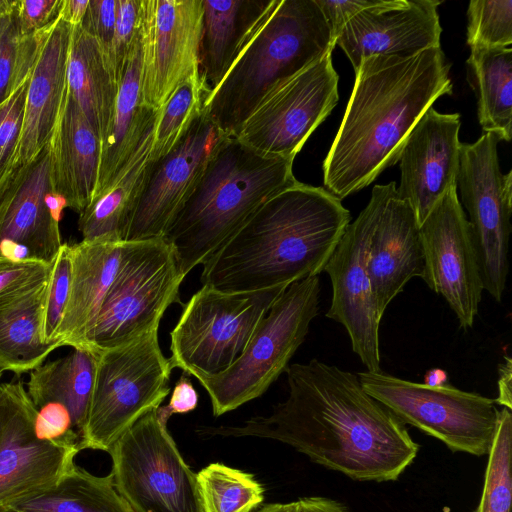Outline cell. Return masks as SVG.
<instances>
[{
	"instance_id": "40",
	"label": "cell",
	"mask_w": 512,
	"mask_h": 512,
	"mask_svg": "<svg viewBox=\"0 0 512 512\" xmlns=\"http://www.w3.org/2000/svg\"><path fill=\"white\" fill-rule=\"evenodd\" d=\"M29 80L0 104V192L15 171Z\"/></svg>"
},
{
	"instance_id": "19",
	"label": "cell",
	"mask_w": 512,
	"mask_h": 512,
	"mask_svg": "<svg viewBox=\"0 0 512 512\" xmlns=\"http://www.w3.org/2000/svg\"><path fill=\"white\" fill-rule=\"evenodd\" d=\"M227 137L202 111L182 140L152 163L125 241L164 237Z\"/></svg>"
},
{
	"instance_id": "9",
	"label": "cell",
	"mask_w": 512,
	"mask_h": 512,
	"mask_svg": "<svg viewBox=\"0 0 512 512\" xmlns=\"http://www.w3.org/2000/svg\"><path fill=\"white\" fill-rule=\"evenodd\" d=\"M364 391L401 422L442 441L453 452L488 455L496 434L495 400L450 386L404 380L383 371L357 373Z\"/></svg>"
},
{
	"instance_id": "16",
	"label": "cell",
	"mask_w": 512,
	"mask_h": 512,
	"mask_svg": "<svg viewBox=\"0 0 512 512\" xmlns=\"http://www.w3.org/2000/svg\"><path fill=\"white\" fill-rule=\"evenodd\" d=\"M21 380L0 384V506L54 485L74 465L75 445L44 440Z\"/></svg>"
},
{
	"instance_id": "23",
	"label": "cell",
	"mask_w": 512,
	"mask_h": 512,
	"mask_svg": "<svg viewBox=\"0 0 512 512\" xmlns=\"http://www.w3.org/2000/svg\"><path fill=\"white\" fill-rule=\"evenodd\" d=\"M72 26L62 18L45 32L31 69L15 169L31 161L50 141L67 89Z\"/></svg>"
},
{
	"instance_id": "37",
	"label": "cell",
	"mask_w": 512,
	"mask_h": 512,
	"mask_svg": "<svg viewBox=\"0 0 512 512\" xmlns=\"http://www.w3.org/2000/svg\"><path fill=\"white\" fill-rule=\"evenodd\" d=\"M512 413L499 410V420L484 476V485L475 512H511Z\"/></svg>"
},
{
	"instance_id": "30",
	"label": "cell",
	"mask_w": 512,
	"mask_h": 512,
	"mask_svg": "<svg viewBox=\"0 0 512 512\" xmlns=\"http://www.w3.org/2000/svg\"><path fill=\"white\" fill-rule=\"evenodd\" d=\"M467 80L477 99V116L484 132L500 141L512 136V50L470 48Z\"/></svg>"
},
{
	"instance_id": "31",
	"label": "cell",
	"mask_w": 512,
	"mask_h": 512,
	"mask_svg": "<svg viewBox=\"0 0 512 512\" xmlns=\"http://www.w3.org/2000/svg\"><path fill=\"white\" fill-rule=\"evenodd\" d=\"M266 0H203L199 71L209 91L227 72L241 39Z\"/></svg>"
},
{
	"instance_id": "10",
	"label": "cell",
	"mask_w": 512,
	"mask_h": 512,
	"mask_svg": "<svg viewBox=\"0 0 512 512\" xmlns=\"http://www.w3.org/2000/svg\"><path fill=\"white\" fill-rule=\"evenodd\" d=\"M287 287L224 292L202 286L184 304L170 332L173 367L194 377L226 370L242 354L258 323Z\"/></svg>"
},
{
	"instance_id": "33",
	"label": "cell",
	"mask_w": 512,
	"mask_h": 512,
	"mask_svg": "<svg viewBox=\"0 0 512 512\" xmlns=\"http://www.w3.org/2000/svg\"><path fill=\"white\" fill-rule=\"evenodd\" d=\"M49 280L27 299L0 312V369L3 372L28 373L62 347L57 341L45 343L42 338Z\"/></svg>"
},
{
	"instance_id": "24",
	"label": "cell",
	"mask_w": 512,
	"mask_h": 512,
	"mask_svg": "<svg viewBox=\"0 0 512 512\" xmlns=\"http://www.w3.org/2000/svg\"><path fill=\"white\" fill-rule=\"evenodd\" d=\"M124 242L85 241L70 245V283L55 334L61 346L87 349L103 300L119 270Z\"/></svg>"
},
{
	"instance_id": "47",
	"label": "cell",
	"mask_w": 512,
	"mask_h": 512,
	"mask_svg": "<svg viewBox=\"0 0 512 512\" xmlns=\"http://www.w3.org/2000/svg\"><path fill=\"white\" fill-rule=\"evenodd\" d=\"M197 405L198 393L189 375L183 372L173 387L168 404L159 406L157 413L163 421L168 422L172 415L189 413L195 410Z\"/></svg>"
},
{
	"instance_id": "44",
	"label": "cell",
	"mask_w": 512,
	"mask_h": 512,
	"mask_svg": "<svg viewBox=\"0 0 512 512\" xmlns=\"http://www.w3.org/2000/svg\"><path fill=\"white\" fill-rule=\"evenodd\" d=\"M117 0H89L81 28L96 39L109 64L115 31ZM110 67V66H109Z\"/></svg>"
},
{
	"instance_id": "12",
	"label": "cell",
	"mask_w": 512,
	"mask_h": 512,
	"mask_svg": "<svg viewBox=\"0 0 512 512\" xmlns=\"http://www.w3.org/2000/svg\"><path fill=\"white\" fill-rule=\"evenodd\" d=\"M499 138L489 132L474 143H462L456 189L468 213L483 288L502 300L509 271L512 231V171L502 174Z\"/></svg>"
},
{
	"instance_id": "4",
	"label": "cell",
	"mask_w": 512,
	"mask_h": 512,
	"mask_svg": "<svg viewBox=\"0 0 512 512\" xmlns=\"http://www.w3.org/2000/svg\"><path fill=\"white\" fill-rule=\"evenodd\" d=\"M335 46L315 0H266L227 72L206 96L203 113L235 137L272 85L332 53Z\"/></svg>"
},
{
	"instance_id": "32",
	"label": "cell",
	"mask_w": 512,
	"mask_h": 512,
	"mask_svg": "<svg viewBox=\"0 0 512 512\" xmlns=\"http://www.w3.org/2000/svg\"><path fill=\"white\" fill-rule=\"evenodd\" d=\"M6 507L18 512H134L116 490L112 473L99 477L77 465L49 488Z\"/></svg>"
},
{
	"instance_id": "2",
	"label": "cell",
	"mask_w": 512,
	"mask_h": 512,
	"mask_svg": "<svg viewBox=\"0 0 512 512\" xmlns=\"http://www.w3.org/2000/svg\"><path fill=\"white\" fill-rule=\"evenodd\" d=\"M452 89L441 46L411 56L363 59L323 162L325 189L341 200L371 184L398 162L413 127Z\"/></svg>"
},
{
	"instance_id": "43",
	"label": "cell",
	"mask_w": 512,
	"mask_h": 512,
	"mask_svg": "<svg viewBox=\"0 0 512 512\" xmlns=\"http://www.w3.org/2000/svg\"><path fill=\"white\" fill-rule=\"evenodd\" d=\"M36 432L44 440L75 445L82 450L71 415L62 404L50 402L37 408Z\"/></svg>"
},
{
	"instance_id": "39",
	"label": "cell",
	"mask_w": 512,
	"mask_h": 512,
	"mask_svg": "<svg viewBox=\"0 0 512 512\" xmlns=\"http://www.w3.org/2000/svg\"><path fill=\"white\" fill-rule=\"evenodd\" d=\"M52 262L0 257V312L43 287L50 278Z\"/></svg>"
},
{
	"instance_id": "50",
	"label": "cell",
	"mask_w": 512,
	"mask_h": 512,
	"mask_svg": "<svg viewBox=\"0 0 512 512\" xmlns=\"http://www.w3.org/2000/svg\"><path fill=\"white\" fill-rule=\"evenodd\" d=\"M88 3L89 0H63L59 17L72 27L78 26L84 18Z\"/></svg>"
},
{
	"instance_id": "15",
	"label": "cell",
	"mask_w": 512,
	"mask_h": 512,
	"mask_svg": "<svg viewBox=\"0 0 512 512\" xmlns=\"http://www.w3.org/2000/svg\"><path fill=\"white\" fill-rule=\"evenodd\" d=\"M380 191L375 185L365 208L350 222L327 261L324 271L332 284L326 316L344 326L352 350L367 371L380 372L378 313L367 270L371 236L380 210Z\"/></svg>"
},
{
	"instance_id": "20",
	"label": "cell",
	"mask_w": 512,
	"mask_h": 512,
	"mask_svg": "<svg viewBox=\"0 0 512 512\" xmlns=\"http://www.w3.org/2000/svg\"><path fill=\"white\" fill-rule=\"evenodd\" d=\"M438 0H380L355 15L335 40L354 71L375 55L411 56L440 47Z\"/></svg>"
},
{
	"instance_id": "8",
	"label": "cell",
	"mask_w": 512,
	"mask_h": 512,
	"mask_svg": "<svg viewBox=\"0 0 512 512\" xmlns=\"http://www.w3.org/2000/svg\"><path fill=\"white\" fill-rule=\"evenodd\" d=\"M185 276L164 238L125 241L122 261L103 300L86 347L97 353L126 345L159 326L180 303Z\"/></svg>"
},
{
	"instance_id": "34",
	"label": "cell",
	"mask_w": 512,
	"mask_h": 512,
	"mask_svg": "<svg viewBox=\"0 0 512 512\" xmlns=\"http://www.w3.org/2000/svg\"><path fill=\"white\" fill-rule=\"evenodd\" d=\"M202 512H251L264 500V489L251 473L211 463L196 474Z\"/></svg>"
},
{
	"instance_id": "46",
	"label": "cell",
	"mask_w": 512,
	"mask_h": 512,
	"mask_svg": "<svg viewBox=\"0 0 512 512\" xmlns=\"http://www.w3.org/2000/svg\"><path fill=\"white\" fill-rule=\"evenodd\" d=\"M380 0H315L334 40L343 27L362 10L376 5Z\"/></svg>"
},
{
	"instance_id": "5",
	"label": "cell",
	"mask_w": 512,
	"mask_h": 512,
	"mask_svg": "<svg viewBox=\"0 0 512 512\" xmlns=\"http://www.w3.org/2000/svg\"><path fill=\"white\" fill-rule=\"evenodd\" d=\"M293 159L259 153L227 137L164 239L186 276L203 265L267 200L298 181Z\"/></svg>"
},
{
	"instance_id": "11",
	"label": "cell",
	"mask_w": 512,
	"mask_h": 512,
	"mask_svg": "<svg viewBox=\"0 0 512 512\" xmlns=\"http://www.w3.org/2000/svg\"><path fill=\"white\" fill-rule=\"evenodd\" d=\"M108 453L114 486L134 512H202L196 474L157 409L135 422Z\"/></svg>"
},
{
	"instance_id": "6",
	"label": "cell",
	"mask_w": 512,
	"mask_h": 512,
	"mask_svg": "<svg viewBox=\"0 0 512 512\" xmlns=\"http://www.w3.org/2000/svg\"><path fill=\"white\" fill-rule=\"evenodd\" d=\"M320 289L319 276L290 284L230 367L215 375L196 377L210 397L214 416L262 396L286 371L318 314Z\"/></svg>"
},
{
	"instance_id": "36",
	"label": "cell",
	"mask_w": 512,
	"mask_h": 512,
	"mask_svg": "<svg viewBox=\"0 0 512 512\" xmlns=\"http://www.w3.org/2000/svg\"><path fill=\"white\" fill-rule=\"evenodd\" d=\"M17 6L18 0H0V104L30 74L41 40L48 29L22 36L18 27Z\"/></svg>"
},
{
	"instance_id": "3",
	"label": "cell",
	"mask_w": 512,
	"mask_h": 512,
	"mask_svg": "<svg viewBox=\"0 0 512 512\" xmlns=\"http://www.w3.org/2000/svg\"><path fill=\"white\" fill-rule=\"evenodd\" d=\"M350 222L340 199L297 182L261 205L202 265V286L250 292L319 276Z\"/></svg>"
},
{
	"instance_id": "25",
	"label": "cell",
	"mask_w": 512,
	"mask_h": 512,
	"mask_svg": "<svg viewBox=\"0 0 512 512\" xmlns=\"http://www.w3.org/2000/svg\"><path fill=\"white\" fill-rule=\"evenodd\" d=\"M50 145L53 191L80 214L94 194L101 141L67 89Z\"/></svg>"
},
{
	"instance_id": "7",
	"label": "cell",
	"mask_w": 512,
	"mask_h": 512,
	"mask_svg": "<svg viewBox=\"0 0 512 512\" xmlns=\"http://www.w3.org/2000/svg\"><path fill=\"white\" fill-rule=\"evenodd\" d=\"M158 328L126 345L97 352L82 450L108 452L135 422L161 406L170 393L174 367L161 351Z\"/></svg>"
},
{
	"instance_id": "13",
	"label": "cell",
	"mask_w": 512,
	"mask_h": 512,
	"mask_svg": "<svg viewBox=\"0 0 512 512\" xmlns=\"http://www.w3.org/2000/svg\"><path fill=\"white\" fill-rule=\"evenodd\" d=\"M332 53L272 85L235 137L253 150L293 159L339 100Z\"/></svg>"
},
{
	"instance_id": "29",
	"label": "cell",
	"mask_w": 512,
	"mask_h": 512,
	"mask_svg": "<svg viewBox=\"0 0 512 512\" xmlns=\"http://www.w3.org/2000/svg\"><path fill=\"white\" fill-rule=\"evenodd\" d=\"M96 364L97 353L73 348L66 356L43 363L30 371L27 382V393L36 408L50 402L67 408L81 444Z\"/></svg>"
},
{
	"instance_id": "17",
	"label": "cell",
	"mask_w": 512,
	"mask_h": 512,
	"mask_svg": "<svg viewBox=\"0 0 512 512\" xmlns=\"http://www.w3.org/2000/svg\"><path fill=\"white\" fill-rule=\"evenodd\" d=\"M419 227L425 255L423 281L444 298L461 328H471L484 288L456 187L445 193Z\"/></svg>"
},
{
	"instance_id": "42",
	"label": "cell",
	"mask_w": 512,
	"mask_h": 512,
	"mask_svg": "<svg viewBox=\"0 0 512 512\" xmlns=\"http://www.w3.org/2000/svg\"><path fill=\"white\" fill-rule=\"evenodd\" d=\"M139 7L140 0H117L109 66L118 85L126 62L139 40Z\"/></svg>"
},
{
	"instance_id": "52",
	"label": "cell",
	"mask_w": 512,
	"mask_h": 512,
	"mask_svg": "<svg viewBox=\"0 0 512 512\" xmlns=\"http://www.w3.org/2000/svg\"><path fill=\"white\" fill-rule=\"evenodd\" d=\"M447 376L446 373L442 370H432L430 373L426 376V384L430 385H441L438 380L444 384V380H446Z\"/></svg>"
},
{
	"instance_id": "1",
	"label": "cell",
	"mask_w": 512,
	"mask_h": 512,
	"mask_svg": "<svg viewBox=\"0 0 512 512\" xmlns=\"http://www.w3.org/2000/svg\"><path fill=\"white\" fill-rule=\"evenodd\" d=\"M285 372L288 397L269 415L198 433L279 441L357 481H395L414 461L419 445L403 422L364 391L357 374L318 359L291 364Z\"/></svg>"
},
{
	"instance_id": "27",
	"label": "cell",
	"mask_w": 512,
	"mask_h": 512,
	"mask_svg": "<svg viewBox=\"0 0 512 512\" xmlns=\"http://www.w3.org/2000/svg\"><path fill=\"white\" fill-rule=\"evenodd\" d=\"M118 83L94 37L80 25L72 27L67 62V92L98 135L105 140L114 109Z\"/></svg>"
},
{
	"instance_id": "41",
	"label": "cell",
	"mask_w": 512,
	"mask_h": 512,
	"mask_svg": "<svg viewBox=\"0 0 512 512\" xmlns=\"http://www.w3.org/2000/svg\"><path fill=\"white\" fill-rule=\"evenodd\" d=\"M70 272V245L63 243L52 262L42 328L45 343L56 342L55 334L67 301Z\"/></svg>"
},
{
	"instance_id": "45",
	"label": "cell",
	"mask_w": 512,
	"mask_h": 512,
	"mask_svg": "<svg viewBox=\"0 0 512 512\" xmlns=\"http://www.w3.org/2000/svg\"><path fill=\"white\" fill-rule=\"evenodd\" d=\"M63 0H18L20 34L30 36L49 28L58 19Z\"/></svg>"
},
{
	"instance_id": "26",
	"label": "cell",
	"mask_w": 512,
	"mask_h": 512,
	"mask_svg": "<svg viewBox=\"0 0 512 512\" xmlns=\"http://www.w3.org/2000/svg\"><path fill=\"white\" fill-rule=\"evenodd\" d=\"M154 120L111 184L79 214L78 229L82 240L125 241L153 163L151 152Z\"/></svg>"
},
{
	"instance_id": "49",
	"label": "cell",
	"mask_w": 512,
	"mask_h": 512,
	"mask_svg": "<svg viewBox=\"0 0 512 512\" xmlns=\"http://www.w3.org/2000/svg\"><path fill=\"white\" fill-rule=\"evenodd\" d=\"M297 501L300 512H350L344 504L326 497H303Z\"/></svg>"
},
{
	"instance_id": "48",
	"label": "cell",
	"mask_w": 512,
	"mask_h": 512,
	"mask_svg": "<svg viewBox=\"0 0 512 512\" xmlns=\"http://www.w3.org/2000/svg\"><path fill=\"white\" fill-rule=\"evenodd\" d=\"M498 377V397L495 403L502 407L512 409V360L509 356H504L500 363Z\"/></svg>"
},
{
	"instance_id": "22",
	"label": "cell",
	"mask_w": 512,
	"mask_h": 512,
	"mask_svg": "<svg viewBox=\"0 0 512 512\" xmlns=\"http://www.w3.org/2000/svg\"><path fill=\"white\" fill-rule=\"evenodd\" d=\"M380 210L371 236L367 270L380 317L414 277L425 275V255L415 213L394 181L378 185Z\"/></svg>"
},
{
	"instance_id": "14",
	"label": "cell",
	"mask_w": 512,
	"mask_h": 512,
	"mask_svg": "<svg viewBox=\"0 0 512 512\" xmlns=\"http://www.w3.org/2000/svg\"><path fill=\"white\" fill-rule=\"evenodd\" d=\"M203 0H140V100L156 112L199 69Z\"/></svg>"
},
{
	"instance_id": "35",
	"label": "cell",
	"mask_w": 512,
	"mask_h": 512,
	"mask_svg": "<svg viewBox=\"0 0 512 512\" xmlns=\"http://www.w3.org/2000/svg\"><path fill=\"white\" fill-rule=\"evenodd\" d=\"M209 88L199 69L187 77L156 111L152 162L167 155L185 136L203 111Z\"/></svg>"
},
{
	"instance_id": "21",
	"label": "cell",
	"mask_w": 512,
	"mask_h": 512,
	"mask_svg": "<svg viewBox=\"0 0 512 512\" xmlns=\"http://www.w3.org/2000/svg\"><path fill=\"white\" fill-rule=\"evenodd\" d=\"M460 126L458 113H440L431 107L401 150L397 192L412 207L419 226L445 193L456 187Z\"/></svg>"
},
{
	"instance_id": "38",
	"label": "cell",
	"mask_w": 512,
	"mask_h": 512,
	"mask_svg": "<svg viewBox=\"0 0 512 512\" xmlns=\"http://www.w3.org/2000/svg\"><path fill=\"white\" fill-rule=\"evenodd\" d=\"M470 48H505L512 44V0H472L467 8Z\"/></svg>"
},
{
	"instance_id": "18",
	"label": "cell",
	"mask_w": 512,
	"mask_h": 512,
	"mask_svg": "<svg viewBox=\"0 0 512 512\" xmlns=\"http://www.w3.org/2000/svg\"><path fill=\"white\" fill-rule=\"evenodd\" d=\"M65 207L52 188L49 141L0 192V257L51 263L63 245L59 222Z\"/></svg>"
},
{
	"instance_id": "54",
	"label": "cell",
	"mask_w": 512,
	"mask_h": 512,
	"mask_svg": "<svg viewBox=\"0 0 512 512\" xmlns=\"http://www.w3.org/2000/svg\"><path fill=\"white\" fill-rule=\"evenodd\" d=\"M2 373H3V371L0 369V378H1V376H2Z\"/></svg>"
},
{
	"instance_id": "28",
	"label": "cell",
	"mask_w": 512,
	"mask_h": 512,
	"mask_svg": "<svg viewBox=\"0 0 512 512\" xmlns=\"http://www.w3.org/2000/svg\"><path fill=\"white\" fill-rule=\"evenodd\" d=\"M140 64L138 40L126 62L118 85L110 127L101 145L98 176L92 199L111 184L155 118L156 112L141 104Z\"/></svg>"
},
{
	"instance_id": "53",
	"label": "cell",
	"mask_w": 512,
	"mask_h": 512,
	"mask_svg": "<svg viewBox=\"0 0 512 512\" xmlns=\"http://www.w3.org/2000/svg\"><path fill=\"white\" fill-rule=\"evenodd\" d=\"M0 512H18L6 506H0Z\"/></svg>"
},
{
	"instance_id": "51",
	"label": "cell",
	"mask_w": 512,
	"mask_h": 512,
	"mask_svg": "<svg viewBox=\"0 0 512 512\" xmlns=\"http://www.w3.org/2000/svg\"><path fill=\"white\" fill-rule=\"evenodd\" d=\"M256 512H300L298 501L289 503H272L265 505Z\"/></svg>"
}]
</instances>
